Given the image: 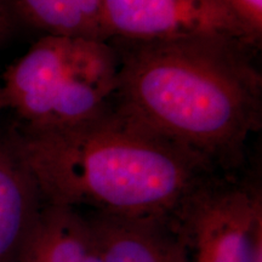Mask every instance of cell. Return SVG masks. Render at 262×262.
Instances as JSON below:
<instances>
[{
	"instance_id": "cell-1",
	"label": "cell",
	"mask_w": 262,
	"mask_h": 262,
	"mask_svg": "<svg viewBox=\"0 0 262 262\" xmlns=\"http://www.w3.org/2000/svg\"><path fill=\"white\" fill-rule=\"evenodd\" d=\"M114 110L206 163L241 153L262 122V77L244 42L220 37L131 41Z\"/></svg>"
},
{
	"instance_id": "cell-2",
	"label": "cell",
	"mask_w": 262,
	"mask_h": 262,
	"mask_svg": "<svg viewBox=\"0 0 262 262\" xmlns=\"http://www.w3.org/2000/svg\"><path fill=\"white\" fill-rule=\"evenodd\" d=\"M47 204L127 219H169L208 163L111 107L64 129L11 130Z\"/></svg>"
},
{
	"instance_id": "cell-3",
	"label": "cell",
	"mask_w": 262,
	"mask_h": 262,
	"mask_svg": "<svg viewBox=\"0 0 262 262\" xmlns=\"http://www.w3.org/2000/svg\"><path fill=\"white\" fill-rule=\"evenodd\" d=\"M118 72V52L104 40L44 35L3 74L0 111L19 130L77 125L110 110Z\"/></svg>"
},
{
	"instance_id": "cell-4",
	"label": "cell",
	"mask_w": 262,
	"mask_h": 262,
	"mask_svg": "<svg viewBox=\"0 0 262 262\" xmlns=\"http://www.w3.org/2000/svg\"><path fill=\"white\" fill-rule=\"evenodd\" d=\"M186 262L262 258V196L248 186L198 185L173 212Z\"/></svg>"
},
{
	"instance_id": "cell-5",
	"label": "cell",
	"mask_w": 262,
	"mask_h": 262,
	"mask_svg": "<svg viewBox=\"0 0 262 262\" xmlns=\"http://www.w3.org/2000/svg\"><path fill=\"white\" fill-rule=\"evenodd\" d=\"M103 26L107 39L162 41L220 37L257 44L224 0H103Z\"/></svg>"
},
{
	"instance_id": "cell-6",
	"label": "cell",
	"mask_w": 262,
	"mask_h": 262,
	"mask_svg": "<svg viewBox=\"0 0 262 262\" xmlns=\"http://www.w3.org/2000/svg\"><path fill=\"white\" fill-rule=\"evenodd\" d=\"M44 205L14 133H0V262H18Z\"/></svg>"
},
{
	"instance_id": "cell-7",
	"label": "cell",
	"mask_w": 262,
	"mask_h": 262,
	"mask_svg": "<svg viewBox=\"0 0 262 262\" xmlns=\"http://www.w3.org/2000/svg\"><path fill=\"white\" fill-rule=\"evenodd\" d=\"M169 219H127L96 212L88 220L102 262H186L181 239L166 231Z\"/></svg>"
},
{
	"instance_id": "cell-8",
	"label": "cell",
	"mask_w": 262,
	"mask_h": 262,
	"mask_svg": "<svg viewBox=\"0 0 262 262\" xmlns=\"http://www.w3.org/2000/svg\"><path fill=\"white\" fill-rule=\"evenodd\" d=\"M90 222L68 206L45 203L18 262H97Z\"/></svg>"
},
{
	"instance_id": "cell-9",
	"label": "cell",
	"mask_w": 262,
	"mask_h": 262,
	"mask_svg": "<svg viewBox=\"0 0 262 262\" xmlns=\"http://www.w3.org/2000/svg\"><path fill=\"white\" fill-rule=\"evenodd\" d=\"M19 24L45 35L106 41L103 0H10Z\"/></svg>"
},
{
	"instance_id": "cell-10",
	"label": "cell",
	"mask_w": 262,
	"mask_h": 262,
	"mask_svg": "<svg viewBox=\"0 0 262 262\" xmlns=\"http://www.w3.org/2000/svg\"><path fill=\"white\" fill-rule=\"evenodd\" d=\"M232 11L243 22L254 39L262 35V0H224Z\"/></svg>"
},
{
	"instance_id": "cell-11",
	"label": "cell",
	"mask_w": 262,
	"mask_h": 262,
	"mask_svg": "<svg viewBox=\"0 0 262 262\" xmlns=\"http://www.w3.org/2000/svg\"><path fill=\"white\" fill-rule=\"evenodd\" d=\"M19 25L10 0H0V48L14 35Z\"/></svg>"
},
{
	"instance_id": "cell-12",
	"label": "cell",
	"mask_w": 262,
	"mask_h": 262,
	"mask_svg": "<svg viewBox=\"0 0 262 262\" xmlns=\"http://www.w3.org/2000/svg\"><path fill=\"white\" fill-rule=\"evenodd\" d=\"M0 114H2V111H0Z\"/></svg>"
}]
</instances>
